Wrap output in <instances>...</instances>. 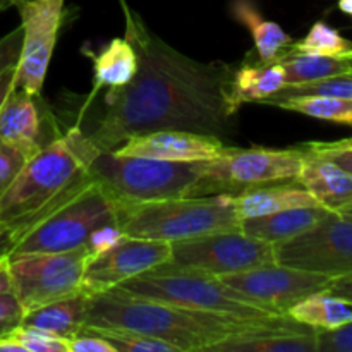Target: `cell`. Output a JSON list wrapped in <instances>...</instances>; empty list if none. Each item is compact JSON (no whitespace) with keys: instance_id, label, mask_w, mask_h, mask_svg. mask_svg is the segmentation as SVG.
<instances>
[{"instance_id":"6da1fadb","label":"cell","mask_w":352,"mask_h":352,"mask_svg":"<svg viewBox=\"0 0 352 352\" xmlns=\"http://www.w3.org/2000/svg\"><path fill=\"white\" fill-rule=\"evenodd\" d=\"M126 38L138 54V72L124 88L110 89L105 113L89 133L100 151H112L129 136L157 129L229 136L232 113L227 103L234 69L226 62H201L148 30L122 6Z\"/></svg>"},{"instance_id":"7a4b0ae2","label":"cell","mask_w":352,"mask_h":352,"mask_svg":"<svg viewBox=\"0 0 352 352\" xmlns=\"http://www.w3.org/2000/svg\"><path fill=\"white\" fill-rule=\"evenodd\" d=\"M291 320L289 315L244 320L134 298L116 291L88 298L86 311V325L136 330L170 344L177 352H210L213 346L237 333L285 325Z\"/></svg>"},{"instance_id":"3957f363","label":"cell","mask_w":352,"mask_h":352,"mask_svg":"<svg viewBox=\"0 0 352 352\" xmlns=\"http://www.w3.org/2000/svg\"><path fill=\"white\" fill-rule=\"evenodd\" d=\"M98 153V148L79 127H71L43 144L28 158L16 181L0 198V222L17 226L43 212L88 177L89 165Z\"/></svg>"},{"instance_id":"277c9868","label":"cell","mask_w":352,"mask_h":352,"mask_svg":"<svg viewBox=\"0 0 352 352\" xmlns=\"http://www.w3.org/2000/svg\"><path fill=\"white\" fill-rule=\"evenodd\" d=\"M119 210L120 203L88 175L43 212L17 223V239L10 254L58 253L85 246L93 230L117 223Z\"/></svg>"},{"instance_id":"5b68a950","label":"cell","mask_w":352,"mask_h":352,"mask_svg":"<svg viewBox=\"0 0 352 352\" xmlns=\"http://www.w3.org/2000/svg\"><path fill=\"white\" fill-rule=\"evenodd\" d=\"M117 223L126 236L168 244L241 229L234 196L229 192L120 205Z\"/></svg>"},{"instance_id":"8992f818","label":"cell","mask_w":352,"mask_h":352,"mask_svg":"<svg viewBox=\"0 0 352 352\" xmlns=\"http://www.w3.org/2000/svg\"><path fill=\"white\" fill-rule=\"evenodd\" d=\"M206 162L179 164L100 151L89 175L120 205L196 196L205 179Z\"/></svg>"},{"instance_id":"52a82bcc","label":"cell","mask_w":352,"mask_h":352,"mask_svg":"<svg viewBox=\"0 0 352 352\" xmlns=\"http://www.w3.org/2000/svg\"><path fill=\"white\" fill-rule=\"evenodd\" d=\"M113 291L196 311L219 313L244 320L278 316L250 305L239 292L223 284L215 275L199 274L172 263H164L129 278Z\"/></svg>"},{"instance_id":"ba28073f","label":"cell","mask_w":352,"mask_h":352,"mask_svg":"<svg viewBox=\"0 0 352 352\" xmlns=\"http://www.w3.org/2000/svg\"><path fill=\"white\" fill-rule=\"evenodd\" d=\"M306 153V148L270 150L226 146L219 157L205 164V179L196 196L217 192L236 195L251 186L296 181Z\"/></svg>"},{"instance_id":"9c48e42d","label":"cell","mask_w":352,"mask_h":352,"mask_svg":"<svg viewBox=\"0 0 352 352\" xmlns=\"http://www.w3.org/2000/svg\"><path fill=\"white\" fill-rule=\"evenodd\" d=\"M89 260L86 246L58 253L9 254L14 294L24 313L81 292L82 275Z\"/></svg>"},{"instance_id":"30bf717a","label":"cell","mask_w":352,"mask_h":352,"mask_svg":"<svg viewBox=\"0 0 352 352\" xmlns=\"http://www.w3.org/2000/svg\"><path fill=\"white\" fill-rule=\"evenodd\" d=\"M274 261V244L254 239L241 229H236L172 243L168 263L222 277Z\"/></svg>"},{"instance_id":"8fae6325","label":"cell","mask_w":352,"mask_h":352,"mask_svg":"<svg viewBox=\"0 0 352 352\" xmlns=\"http://www.w3.org/2000/svg\"><path fill=\"white\" fill-rule=\"evenodd\" d=\"M219 278L239 292L250 305L278 316L287 315L289 309L301 299L325 291L330 280L327 275L299 270L277 261Z\"/></svg>"},{"instance_id":"7c38bea8","label":"cell","mask_w":352,"mask_h":352,"mask_svg":"<svg viewBox=\"0 0 352 352\" xmlns=\"http://www.w3.org/2000/svg\"><path fill=\"white\" fill-rule=\"evenodd\" d=\"M275 261L330 278L352 274V222L330 212L301 236L277 244Z\"/></svg>"},{"instance_id":"4fadbf2b","label":"cell","mask_w":352,"mask_h":352,"mask_svg":"<svg viewBox=\"0 0 352 352\" xmlns=\"http://www.w3.org/2000/svg\"><path fill=\"white\" fill-rule=\"evenodd\" d=\"M65 0H21L19 10L23 28L19 60L16 64L14 88L40 96L47 78L48 64L54 55L58 30L62 26Z\"/></svg>"},{"instance_id":"5bb4252c","label":"cell","mask_w":352,"mask_h":352,"mask_svg":"<svg viewBox=\"0 0 352 352\" xmlns=\"http://www.w3.org/2000/svg\"><path fill=\"white\" fill-rule=\"evenodd\" d=\"M168 243L126 236L110 251L89 260L82 275L81 292L88 298L105 294L129 278L168 263Z\"/></svg>"},{"instance_id":"9a60e30c","label":"cell","mask_w":352,"mask_h":352,"mask_svg":"<svg viewBox=\"0 0 352 352\" xmlns=\"http://www.w3.org/2000/svg\"><path fill=\"white\" fill-rule=\"evenodd\" d=\"M226 146L222 138L212 134L184 129H157L129 136L112 151L120 157H143L192 164L219 157Z\"/></svg>"},{"instance_id":"2e32d148","label":"cell","mask_w":352,"mask_h":352,"mask_svg":"<svg viewBox=\"0 0 352 352\" xmlns=\"http://www.w3.org/2000/svg\"><path fill=\"white\" fill-rule=\"evenodd\" d=\"M210 352H318V332L291 320L285 325L237 333Z\"/></svg>"},{"instance_id":"e0dca14e","label":"cell","mask_w":352,"mask_h":352,"mask_svg":"<svg viewBox=\"0 0 352 352\" xmlns=\"http://www.w3.org/2000/svg\"><path fill=\"white\" fill-rule=\"evenodd\" d=\"M302 167L296 181L313 195L320 206L339 213L352 205V174L306 146Z\"/></svg>"},{"instance_id":"ac0fdd59","label":"cell","mask_w":352,"mask_h":352,"mask_svg":"<svg viewBox=\"0 0 352 352\" xmlns=\"http://www.w3.org/2000/svg\"><path fill=\"white\" fill-rule=\"evenodd\" d=\"M234 196V206L239 220L272 215L291 208L320 206L309 191L298 181H282L272 184L251 186Z\"/></svg>"},{"instance_id":"d6986e66","label":"cell","mask_w":352,"mask_h":352,"mask_svg":"<svg viewBox=\"0 0 352 352\" xmlns=\"http://www.w3.org/2000/svg\"><path fill=\"white\" fill-rule=\"evenodd\" d=\"M36 96L14 88L0 107V141L33 155L41 144V119Z\"/></svg>"},{"instance_id":"ffe728a7","label":"cell","mask_w":352,"mask_h":352,"mask_svg":"<svg viewBox=\"0 0 352 352\" xmlns=\"http://www.w3.org/2000/svg\"><path fill=\"white\" fill-rule=\"evenodd\" d=\"M329 210L323 206H305V208H291L272 215L253 217L241 220V230L254 239L265 241L268 244L287 243L302 232L315 227L320 220L329 215Z\"/></svg>"},{"instance_id":"44dd1931","label":"cell","mask_w":352,"mask_h":352,"mask_svg":"<svg viewBox=\"0 0 352 352\" xmlns=\"http://www.w3.org/2000/svg\"><path fill=\"white\" fill-rule=\"evenodd\" d=\"M285 86V72L278 62L260 65H243L234 71L230 79L227 103L232 116L244 103H256L270 98Z\"/></svg>"},{"instance_id":"7402d4cb","label":"cell","mask_w":352,"mask_h":352,"mask_svg":"<svg viewBox=\"0 0 352 352\" xmlns=\"http://www.w3.org/2000/svg\"><path fill=\"white\" fill-rule=\"evenodd\" d=\"M230 14L237 23L246 26L253 38L254 50L261 64H274L292 45L291 34L285 33L275 21L267 19L253 0H232Z\"/></svg>"},{"instance_id":"603a6c76","label":"cell","mask_w":352,"mask_h":352,"mask_svg":"<svg viewBox=\"0 0 352 352\" xmlns=\"http://www.w3.org/2000/svg\"><path fill=\"white\" fill-rule=\"evenodd\" d=\"M86 311H88V296L78 292L69 298L57 299L48 305L30 309L24 313L21 325L33 327L62 339H69L86 325Z\"/></svg>"},{"instance_id":"cb8c5ba5","label":"cell","mask_w":352,"mask_h":352,"mask_svg":"<svg viewBox=\"0 0 352 352\" xmlns=\"http://www.w3.org/2000/svg\"><path fill=\"white\" fill-rule=\"evenodd\" d=\"M93 62V86L91 95L98 89L124 88L134 79L138 72V54L126 36L113 38L98 54L89 55Z\"/></svg>"},{"instance_id":"d4e9b609","label":"cell","mask_w":352,"mask_h":352,"mask_svg":"<svg viewBox=\"0 0 352 352\" xmlns=\"http://www.w3.org/2000/svg\"><path fill=\"white\" fill-rule=\"evenodd\" d=\"M287 315L316 332H323L339 329L352 322V302L320 291L301 299L289 309Z\"/></svg>"},{"instance_id":"484cf974","label":"cell","mask_w":352,"mask_h":352,"mask_svg":"<svg viewBox=\"0 0 352 352\" xmlns=\"http://www.w3.org/2000/svg\"><path fill=\"white\" fill-rule=\"evenodd\" d=\"M277 62L284 67L285 85H302V82L351 72L349 65L342 57H329V55L285 50Z\"/></svg>"},{"instance_id":"4316f807","label":"cell","mask_w":352,"mask_h":352,"mask_svg":"<svg viewBox=\"0 0 352 352\" xmlns=\"http://www.w3.org/2000/svg\"><path fill=\"white\" fill-rule=\"evenodd\" d=\"M274 107L302 113V116L313 117V119L344 124V126L352 127V100L349 98L318 95L289 96V98L275 102Z\"/></svg>"},{"instance_id":"83f0119b","label":"cell","mask_w":352,"mask_h":352,"mask_svg":"<svg viewBox=\"0 0 352 352\" xmlns=\"http://www.w3.org/2000/svg\"><path fill=\"white\" fill-rule=\"evenodd\" d=\"M291 52H301V54H316L329 55V57H342L352 50V41L346 40L337 30L330 28L329 24L318 21L311 26L305 38L298 43L292 41Z\"/></svg>"},{"instance_id":"f1b7e54d","label":"cell","mask_w":352,"mask_h":352,"mask_svg":"<svg viewBox=\"0 0 352 352\" xmlns=\"http://www.w3.org/2000/svg\"><path fill=\"white\" fill-rule=\"evenodd\" d=\"M305 95H318V96H336V98H349L352 100V72L339 76H330V78L316 79L311 82H302V85H285L277 93L265 100V105H274L278 100L289 98V96H305Z\"/></svg>"},{"instance_id":"f546056e","label":"cell","mask_w":352,"mask_h":352,"mask_svg":"<svg viewBox=\"0 0 352 352\" xmlns=\"http://www.w3.org/2000/svg\"><path fill=\"white\" fill-rule=\"evenodd\" d=\"M88 327L96 336L105 339L116 352H177V349L170 344L155 339V337L144 336L136 330L122 329V327Z\"/></svg>"},{"instance_id":"4dcf8cb0","label":"cell","mask_w":352,"mask_h":352,"mask_svg":"<svg viewBox=\"0 0 352 352\" xmlns=\"http://www.w3.org/2000/svg\"><path fill=\"white\" fill-rule=\"evenodd\" d=\"M9 333L19 342L24 352H67V339L45 330L19 325Z\"/></svg>"},{"instance_id":"1f68e13d","label":"cell","mask_w":352,"mask_h":352,"mask_svg":"<svg viewBox=\"0 0 352 352\" xmlns=\"http://www.w3.org/2000/svg\"><path fill=\"white\" fill-rule=\"evenodd\" d=\"M30 157L31 155L21 148L10 146V144L0 141V198L6 195L10 184L16 181Z\"/></svg>"},{"instance_id":"d6a6232c","label":"cell","mask_w":352,"mask_h":352,"mask_svg":"<svg viewBox=\"0 0 352 352\" xmlns=\"http://www.w3.org/2000/svg\"><path fill=\"white\" fill-rule=\"evenodd\" d=\"M124 237H126V234L120 229L119 223H105V226L93 230L85 246L88 248V253L93 260V258L100 256V254L107 253L113 246H117Z\"/></svg>"},{"instance_id":"836d02e7","label":"cell","mask_w":352,"mask_h":352,"mask_svg":"<svg viewBox=\"0 0 352 352\" xmlns=\"http://www.w3.org/2000/svg\"><path fill=\"white\" fill-rule=\"evenodd\" d=\"M318 352H352V322L318 332Z\"/></svg>"},{"instance_id":"e575fe53","label":"cell","mask_w":352,"mask_h":352,"mask_svg":"<svg viewBox=\"0 0 352 352\" xmlns=\"http://www.w3.org/2000/svg\"><path fill=\"white\" fill-rule=\"evenodd\" d=\"M24 308L14 292L0 296V336L9 333L23 323Z\"/></svg>"},{"instance_id":"d590c367","label":"cell","mask_w":352,"mask_h":352,"mask_svg":"<svg viewBox=\"0 0 352 352\" xmlns=\"http://www.w3.org/2000/svg\"><path fill=\"white\" fill-rule=\"evenodd\" d=\"M67 352H116V349L88 327H82L67 339Z\"/></svg>"},{"instance_id":"8d00e7d4","label":"cell","mask_w":352,"mask_h":352,"mask_svg":"<svg viewBox=\"0 0 352 352\" xmlns=\"http://www.w3.org/2000/svg\"><path fill=\"white\" fill-rule=\"evenodd\" d=\"M21 41H23V28L21 26L0 38V74L17 64L21 54Z\"/></svg>"},{"instance_id":"74e56055","label":"cell","mask_w":352,"mask_h":352,"mask_svg":"<svg viewBox=\"0 0 352 352\" xmlns=\"http://www.w3.org/2000/svg\"><path fill=\"white\" fill-rule=\"evenodd\" d=\"M311 151H315L320 157L333 162L344 170L352 174V148L351 146H339L336 143H309L306 144Z\"/></svg>"},{"instance_id":"f35d334b","label":"cell","mask_w":352,"mask_h":352,"mask_svg":"<svg viewBox=\"0 0 352 352\" xmlns=\"http://www.w3.org/2000/svg\"><path fill=\"white\" fill-rule=\"evenodd\" d=\"M325 292L336 296V298L344 299L347 302H352V274L330 278L325 287Z\"/></svg>"},{"instance_id":"ab89813d","label":"cell","mask_w":352,"mask_h":352,"mask_svg":"<svg viewBox=\"0 0 352 352\" xmlns=\"http://www.w3.org/2000/svg\"><path fill=\"white\" fill-rule=\"evenodd\" d=\"M17 239V227L12 223L0 222V258L9 256Z\"/></svg>"},{"instance_id":"60d3db41","label":"cell","mask_w":352,"mask_h":352,"mask_svg":"<svg viewBox=\"0 0 352 352\" xmlns=\"http://www.w3.org/2000/svg\"><path fill=\"white\" fill-rule=\"evenodd\" d=\"M14 292V280L10 274L9 256L0 258V296Z\"/></svg>"},{"instance_id":"b9f144b4","label":"cell","mask_w":352,"mask_h":352,"mask_svg":"<svg viewBox=\"0 0 352 352\" xmlns=\"http://www.w3.org/2000/svg\"><path fill=\"white\" fill-rule=\"evenodd\" d=\"M14 79H16V65L0 74V107L6 102L7 95L14 89Z\"/></svg>"},{"instance_id":"7bdbcfd3","label":"cell","mask_w":352,"mask_h":352,"mask_svg":"<svg viewBox=\"0 0 352 352\" xmlns=\"http://www.w3.org/2000/svg\"><path fill=\"white\" fill-rule=\"evenodd\" d=\"M339 7L342 12L351 14L352 16V0H339Z\"/></svg>"},{"instance_id":"ee69618b","label":"cell","mask_w":352,"mask_h":352,"mask_svg":"<svg viewBox=\"0 0 352 352\" xmlns=\"http://www.w3.org/2000/svg\"><path fill=\"white\" fill-rule=\"evenodd\" d=\"M21 0H0V10H6L9 7H16Z\"/></svg>"},{"instance_id":"f6af8a7d","label":"cell","mask_w":352,"mask_h":352,"mask_svg":"<svg viewBox=\"0 0 352 352\" xmlns=\"http://www.w3.org/2000/svg\"><path fill=\"white\" fill-rule=\"evenodd\" d=\"M337 215H340V217H342V219H346V220H349V222H352V205L346 206V208H344V210H340V212L337 213Z\"/></svg>"},{"instance_id":"bcb514c9","label":"cell","mask_w":352,"mask_h":352,"mask_svg":"<svg viewBox=\"0 0 352 352\" xmlns=\"http://www.w3.org/2000/svg\"><path fill=\"white\" fill-rule=\"evenodd\" d=\"M336 144H339V146H351L352 148V138H347V140H342V141H336Z\"/></svg>"},{"instance_id":"7dc6e473","label":"cell","mask_w":352,"mask_h":352,"mask_svg":"<svg viewBox=\"0 0 352 352\" xmlns=\"http://www.w3.org/2000/svg\"><path fill=\"white\" fill-rule=\"evenodd\" d=\"M342 58L347 62V65H349V69H351V72H352V50L349 52V54L342 55Z\"/></svg>"},{"instance_id":"c3c4849f","label":"cell","mask_w":352,"mask_h":352,"mask_svg":"<svg viewBox=\"0 0 352 352\" xmlns=\"http://www.w3.org/2000/svg\"><path fill=\"white\" fill-rule=\"evenodd\" d=\"M120 3H122V6H124V3H126V0H120Z\"/></svg>"}]
</instances>
